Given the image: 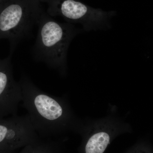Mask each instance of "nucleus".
<instances>
[{
	"mask_svg": "<svg viewBox=\"0 0 153 153\" xmlns=\"http://www.w3.org/2000/svg\"><path fill=\"white\" fill-rule=\"evenodd\" d=\"M37 25L38 34L33 48L35 59L49 67L63 69L68 47L77 30L72 24L57 22L44 11Z\"/></svg>",
	"mask_w": 153,
	"mask_h": 153,
	"instance_id": "1",
	"label": "nucleus"
},
{
	"mask_svg": "<svg viewBox=\"0 0 153 153\" xmlns=\"http://www.w3.org/2000/svg\"><path fill=\"white\" fill-rule=\"evenodd\" d=\"M19 82L23 106L36 132L49 134L59 130L65 117L61 102L39 89L25 75Z\"/></svg>",
	"mask_w": 153,
	"mask_h": 153,
	"instance_id": "2",
	"label": "nucleus"
},
{
	"mask_svg": "<svg viewBox=\"0 0 153 153\" xmlns=\"http://www.w3.org/2000/svg\"><path fill=\"white\" fill-rule=\"evenodd\" d=\"M39 0H10L0 10V40L10 41L13 51L30 34L44 10Z\"/></svg>",
	"mask_w": 153,
	"mask_h": 153,
	"instance_id": "3",
	"label": "nucleus"
},
{
	"mask_svg": "<svg viewBox=\"0 0 153 153\" xmlns=\"http://www.w3.org/2000/svg\"><path fill=\"white\" fill-rule=\"evenodd\" d=\"M46 3L47 13L60 17L68 23L81 24L84 27H100L110 17V13L93 8L78 0H39Z\"/></svg>",
	"mask_w": 153,
	"mask_h": 153,
	"instance_id": "4",
	"label": "nucleus"
},
{
	"mask_svg": "<svg viewBox=\"0 0 153 153\" xmlns=\"http://www.w3.org/2000/svg\"><path fill=\"white\" fill-rule=\"evenodd\" d=\"M11 57L0 60V104L3 114L16 115L18 106L22 100L19 82L13 76Z\"/></svg>",
	"mask_w": 153,
	"mask_h": 153,
	"instance_id": "5",
	"label": "nucleus"
},
{
	"mask_svg": "<svg viewBox=\"0 0 153 153\" xmlns=\"http://www.w3.org/2000/svg\"><path fill=\"white\" fill-rule=\"evenodd\" d=\"M36 134L27 114L23 116L14 115L8 120L0 123V143L5 140L14 142L25 141L33 138Z\"/></svg>",
	"mask_w": 153,
	"mask_h": 153,
	"instance_id": "6",
	"label": "nucleus"
},
{
	"mask_svg": "<svg viewBox=\"0 0 153 153\" xmlns=\"http://www.w3.org/2000/svg\"><path fill=\"white\" fill-rule=\"evenodd\" d=\"M109 134L104 132L94 134L89 139L85 147V153H103L110 143Z\"/></svg>",
	"mask_w": 153,
	"mask_h": 153,
	"instance_id": "7",
	"label": "nucleus"
},
{
	"mask_svg": "<svg viewBox=\"0 0 153 153\" xmlns=\"http://www.w3.org/2000/svg\"><path fill=\"white\" fill-rule=\"evenodd\" d=\"M9 1H10V0H0V5H3L4 4H5Z\"/></svg>",
	"mask_w": 153,
	"mask_h": 153,
	"instance_id": "8",
	"label": "nucleus"
},
{
	"mask_svg": "<svg viewBox=\"0 0 153 153\" xmlns=\"http://www.w3.org/2000/svg\"><path fill=\"white\" fill-rule=\"evenodd\" d=\"M3 5H0V10H1V8L2 7Z\"/></svg>",
	"mask_w": 153,
	"mask_h": 153,
	"instance_id": "9",
	"label": "nucleus"
}]
</instances>
